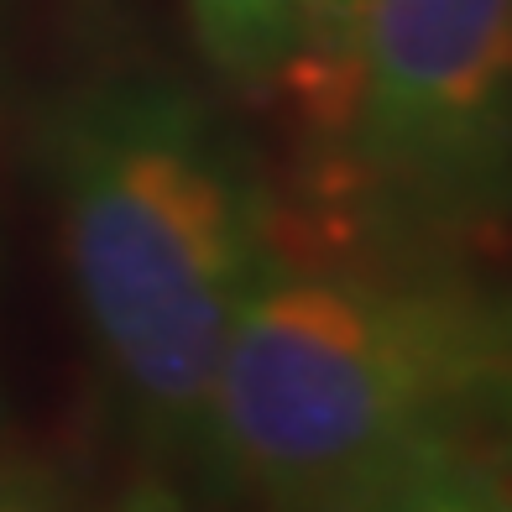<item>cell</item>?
Returning a JSON list of instances; mask_svg holds the SVG:
<instances>
[{"mask_svg":"<svg viewBox=\"0 0 512 512\" xmlns=\"http://www.w3.org/2000/svg\"><path fill=\"white\" fill-rule=\"evenodd\" d=\"M0 512H63V497L37 471H0Z\"/></svg>","mask_w":512,"mask_h":512,"instance_id":"52a82bcc","label":"cell"},{"mask_svg":"<svg viewBox=\"0 0 512 512\" xmlns=\"http://www.w3.org/2000/svg\"><path fill=\"white\" fill-rule=\"evenodd\" d=\"M340 512H512V439H502L497 455L465 445L418 460L345 502Z\"/></svg>","mask_w":512,"mask_h":512,"instance_id":"5b68a950","label":"cell"},{"mask_svg":"<svg viewBox=\"0 0 512 512\" xmlns=\"http://www.w3.org/2000/svg\"><path fill=\"white\" fill-rule=\"evenodd\" d=\"M351 11H356V0H309V48H304V58H298L293 79H288L298 95H304L324 68H330V58L340 53L345 27H351Z\"/></svg>","mask_w":512,"mask_h":512,"instance_id":"8992f818","label":"cell"},{"mask_svg":"<svg viewBox=\"0 0 512 512\" xmlns=\"http://www.w3.org/2000/svg\"><path fill=\"white\" fill-rule=\"evenodd\" d=\"M512 434V288L450 256L298 262L272 241L199 450L283 512H340L418 460Z\"/></svg>","mask_w":512,"mask_h":512,"instance_id":"6da1fadb","label":"cell"},{"mask_svg":"<svg viewBox=\"0 0 512 512\" xmlns=\"http://www.w3.org/2000/svg\"><path fill=\"white\" fill-rule=\"evenodd\" d=\"M304 100L361 236L455 256L512 230V0H356Z\"/></svg>","mask_w":512,"mask_h":512,"instance_id":"3957f363","label":"cell"},{"mask_svg":"<svg viewBox=\"0 0 512 512\" xmlns=\"http://www.w3.org/2000/svg\"><path fill=\"white\" fill-rule=\"evenodd\" d=\"M105 512H194L168 476H136Z\"/></svg>","mask_w":512,"mask_h":512,"instance_id":"ba28073f","label":"cell"},{"mask_svg":"<svg viewBox=\"0 0 512 512\" xmlns=\"http://www.w3.org/2000/svg\"><path fill=\"white\" fill-rule=\"evenodd\" d=\"M63 267L89 345L157 450H199L230 330L272 251L246 152L168 79H110L48 121Z\"/></svg>","mask_w":512,"mask_h":512,"instance_id":"7a4b0ae2","label":"cell"},{"mask_svg":"<svg viewBox=\"0 0 512 512\" xmlns=\"http://www.w3.org/2000/svg\"><path fill=\"white\" fill-rule=\"evenodd\" d=\"M209 63L241 89H277L309 48V0H189Z\"/></svg>","mask_w":512,"mask_h":512,"instance_id":"277c9868","label":"cell"}]
</instances>
